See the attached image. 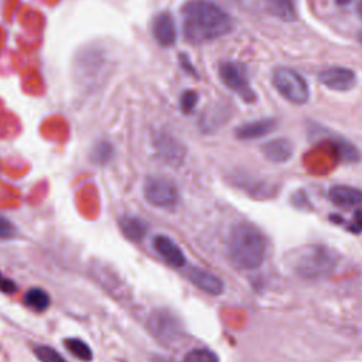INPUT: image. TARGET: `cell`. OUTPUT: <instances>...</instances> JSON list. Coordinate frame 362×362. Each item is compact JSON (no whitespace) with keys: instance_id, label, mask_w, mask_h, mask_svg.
I'll list each match as a JSON object with an SVG mask.
<instances>
[{"instance_id":"5bb4252c","label":"cell","mask_w":362,"mask_h":362,"mask_svg":"<svg viewBox=\"0 0 362 362\" xmlns=\"http://www.w3.org/2000/svg\"><path fill=\"white\" fill-rule=\"evenodd\" d=\"M262 154L272 163H286L293 157L294 146L286 137L272 139L260 146Z\"/></svg>"},{"instance_id":"3957f363","label":"cell","mask_w":362,"mask_h":362,"mask_svg":"<svg viewBox=\"0 0 362 362\" xmlns=\"http://www.w3.org/2000/svg\"><path fill=\"white\" fill-rule=\"evenodd\" d=\"M290 269L304 280L322 279L332 273L337 264L334 252L324 246L301 247L290 256Z\"/></svg>"},{"instance_id":"4316f807","label":"cell","mask_w":362,"mask_h":362,"mask_svg":"<svg viewBox=\"0 0 362 362\" xmlns=\"http://www.w3.org/2000/svg\"><path fill=\"white\" fill-rule=\"evenodd\" d=\"M349 229L354 232V233H361L362 232V208L358 209L354 215V219L349 225Z\"/></svg>"},{"instance_id":"7a4b0ae2","label":"cell","mask_w":362,"mask_h":362,"mask_svg":"<svg viewBox=\"0 0 362 362\" xmlns=\"http://www.w3.org/2000/svg\"><path fill=\"white\" fill-rule=\"evenodd\" d=\"M226 249L230 262L240 270L257 269L266 256V239L249 222L235 223L228 235Z\"/></svg>"},{"instance_id":"30bf717a","label":"cell","mask_w":362,"mask_h":362,"mask_svg":"<svg viewBox=\"0 0 362 362\" xmlns=\"http://www.w3.org/2000/svg\"><path fill=\"white\" fill-rule=\"evenodd\" d=\"M153 247L167 264L173 267L185 266V256L171 238L165 235H156L153 239Z\"/></svg>"},{"instance_id":"ac0fdd59","label":"cell","mask_w":362,"mask_h":362,"mask_svg":"<svg viewBox=\"0 0 362 362\" xmlns=\"http://www.w3.org/2000/svg\"><path fill=\"white\" fill-rule=\"evenodd\" d=\"M24 304L34 311H45L51 304V297L48 291L41 287H31L24 294Z\"/></svg>"},{"instance_id":"484cf974","label":"cell","mask_w":362,"mask_h":362,"mask_svg":"<svg viewBox=\"0 0 362 362\" xmlns=\"http://www.w3.org/2000/svg\"><path fill=\"white\" fill-rule=\"evenodd\" d=\"M0 291L4 294H14L17 291V284L13 279L0 272Z\"/></svg>"},{"instance_id":"f546056e","label":"cell","mask_w":362,"mask_h":362,"mask_svg":"<svg viewBox=\"0 0 362 362\" xmlns=\"http://www.w3.org/2000/svg\"><path fill=\"white\" fill-rule=\"evenodd\" d=\"M356 11H358L359 17L362 18V0H359V1H358V6H356Z\"/></svg>"},{"instance_id":"4fadbf2b","label":"cell","mask_w":362,"mask_h":362,"mask_svg":"<svg viewBox=\"0 0 362 362\" xmlns=\"http://www.w3.org/2000/svg\"><path fill=\"white\" fill-rule=\"evenodd\" d=\"M277 126V120L273 117H263L259 120H252L236 127L235 136L240 140H253L260 139L272 133Z\"/></svg>"},{"instance_id":"9a60e30c","label":"cell","mask_w":362,"mask_h":362,"mask_svg":"<svg viewBox=\"0 0 362 362\" xmlns=\"http://www.w3.org/2000/svg\"><path fill=\"white\" fill-rule=\"evenodd\" d=\"M329 201L339 208H354L362 205V191L349 185H334L328 191Z\"/></svg>"},{"instance_id":"7402d4cb","label":"cell","mask_w":362,"mask_h":362,"mask_svg":"<svg viewBox=\"0 0 362 362\" xmlns=\"http://www.w3.org/2000/svg\"><path fill=\"white\" fill-rule=\"evenodd\" d=\"M182 362H219L218 356L215 352L209 349H192L188 354H185Z\"/></svg>"},{"instance_id":"5b68a950","label":"cell","mask_w":362,"mask_h":362,"mask_svg":"<svg viewBox=\"0 0 362 362\" xmlns=\"http://www.w3.org/2000/svg\"><path fill=\"white\" fill-rule=\"evenodd\" d=\"M143 194L150 205L161 209H174L180 201L177 185L171 180L158 175L146 178Z\"/></svg>"},{"instance_id":"8992f818","label":"cell","mask_w":362,"mask_h":362,"mask_svg":"<svg viewBox=\"0 0 362 362\" xmlns=\"http://www.w3.org/2000/svg\"><path fill=\"white\" fill-rule=\"evenodd\" d=\"M218 74L223 85L235 92L243 102L252 103L256 100V92L250 86L243 65L235 61H222L218 65Z\"/></svg>"},{"instance_id":"d4e9b609","label":"cell","mask_w":362,"mask_h":362,"mask_svg":"<svg viewBox=\"0 0 362 362\" xmlns=\"http://www.w3.org/2000/svg\"><path fill=\"white\" fill-rule=\"evenodd\" d=\"M16 233H17V229H16L14 223L8 218L0 215V239L1 240L13 239L16 236Z\"/></svg>"},{"instance_id":"ffe728a7","label":"cell","mask_w":362,"mask_h":362,"mask_svg":"<svg viewBox=\"0 0 362 362\" xmlns=\"http://www.w3.org/2000/svg\"><path fill=\"white\" fill-rule=\"evenodd\" d=\"M64 346L69 354H72L76 359L82 362H90L93 359V352L90 346L81 338H65Z\"/></svg>"},{"instance_id":"277c9868","label":"cell","mask_w":362,"mask_h":362,"mask_svg":"<svg viewBox=\"0 0 362 362\" xmlns=\"http://www.w3.org/2000/svg\"><path fill=\"white\" fill-rule=\"evenodd\" d=\"M272 83L273 88L293 105H304L310 99V88L307 81L291 68H276L272 74Z\"/></svg>"},{"instance_id":"7c38bea8","label":"cell","mask_w":362,"mask_h":362,"mask_svg":"<svg viewBox=\"0 0 362 362\" xmlns=\"http://www.w3.org/2000/svg\"><path fill=\"white\" fill-rule=\"evenodd\" d=\"M187 277L197 288L206 294L219 296L223 291V281L214 273L204 269L189 267L187 272Z\"/></svg>"},{"instance_id":"2e32d148","label":"cell","mask_w":362,"mask_h":362,"mask_svg":"<svg viewBox=\"0 0 362 362\" xmlns=\"http://www.w3.org/2000/svg\"><path fill=\"white\" fill-rule=\"evenodd\" d=\"M120 229L123 232V235L130 239V240H141L147 232V225L143 219L133 216V215H126L122 216L119 221Z\"/></svg>"},{"instance_id":"ba28073f","label":"cell","mask_w":362,"mask_h":362,"mask_svg":"<svg viewBox=\"0 0 362 362\" xmlns=\"http://www.w3.org/2000/svg\"><path fill=\"white\" fill-rule=\"evenodd\" d=\"M318 81L331 90H349L356 85V74L346 66H329L318 74Z\"/></svg>"},{"instance_id":"cb8c5ba5","label":"cell","mask_w":362,"mask_h":362,"mask_svg":"<svg viewBox=\"0 0 362 362\" xmlns=\"http://www.w3.org/2000/svg\"><path fill=\"white\" fill-rule=\"evenodd\" d=\"M112 146L107 143V141H102L99 143L95 148H93V153H92V157L95 161L98 163H106L109 161V158L112 157Z\"/></svg>"},{"instance_id":"d6986e66","label":"cell","mask_w":362,"mask_h":362,"mask_svg":"<svg viewBox=\"0 0 362 362\" xmlns=\"http://www.w3.org/2000/svg\"><path fill=\"white\" fill-rule=\"evenodd\" d=\"M328 143L335 148L337 154L346 163H355L359 160V151L354 144H351L346 139L334 136L328 139Z\"/></svg>"},{"instance_id":"8fae6325","label":"cell","mask_w":362,"mask_h":362,"mask_svg":"<svg viewBox=\"0 0 362 362\" xmlns=\"http://www.w3.org/2000/svg\"><path fill=\"white\" fill-rule=\"evenodd\" d=\"M158 157L170 165H180L185 158V150L181 143L168 134H161L154 141Z\"/></svg>"},{"instance_id":"6da1fadb","label":"cell","mask_w":362,"mask_h":362,"mask_svg":"<svg viewBox=\"0 0 362 362\" xmlns=\"http://www.w3.org/2000/svg\"><path fill=\"white\" fill-rule=\"evenodd\" d=\"M182 34L191 44H204L232 31V17L211 0H187L181 7Z\"/></svg>"},{"instance_id":"9c48e42d","label":"cell","mask_w":362,"mask_h":362,"mask_svg":"<svg viewBox=\"0 0 362 362\" xmlns=\"http://www.w3.org/2000/svg\"><path fill=\"white\" fill-rule=\"evenodd\" d=\"M151 34L158 45L164 48L173 47L177 41V30L173 16L167 11L156 14L151 21Z\"/></svg>"},{"instance_id":"603a6c76","label":"cell","mask_w":362,"mask_h":362,"mask_svg":"<svg viewBox=\"0 0 362 362\" xmlns=\"http://www.w3.org/2000/svg\"><path fill=\"white\" fill-rule=\"evenodd\" d=\"M198 103V93L192 89H187L180 96V107L184 113H191Z\"/></svg>"},{"instance_id":"4dcf8cb0","label":"cell","mask_w":362,"mask_h":362,"mask_svg":"<svg viewBox=\"0 0 362 362\" xmlns=\"http://www.w3.org/2000/svg\"><path fill=\"white\" fill-rule=\"evenodd\" d=\"M358 41H359L361 45H362V30L358 33Z\"/></svg>"},{"instance_id":"83f0119b","label":"cell","mask_w":362,"mask_h":362,"mask_svg":"<svg viewBox=\"0 0 362 362\" xmlns=\"http://www.w3.org/2000/svg\"><path fill=\"white\" fill-rule=\"evenodd\" d=\"M180 61H181V65H182V68L188 72V74H191V75H194V76H197V72H195V68L189 64V59H188V57H185V55H180Z\"/></svg>"},{"instance_id":"52a82bcc","label":"cell","mask_w":362,"mask_h":362,"mask_svg":"<svg viewBox=\"0 0 362 362\" xmlns=\"http://www.w3.org/2000/svg\"><path fill=\"white\" fill-rule=\"evenodd\" d=\"M147 328L157 341L165 345L174 344L182 335V325L180 320L165 308H157L150 314Z\"/></svg>"},{"instance_id":"e0dca14e","label":"cell","mask_w":362,"mask_h":362,"mask_svg":"<svg viewBox=\"0 0 362 362\" xmlns=\"http://www.w3.org/2000/svg\"><path fill=\"white\" fill-rule=\"evenodd\" d=\"M266 8L270 14L284 20L294 21L297 20V10L294 0H266Z\"/></svg>"},{"instance_id":"44dd1931","label":"cell","mask_w":362,"mask_h":362,"mask_svg":"<svg viewBox=\"0 0 362 362\" xmlns=\"http://www.w3.org/2000/svg\"><path fill=\"white\" fill-rule=\"evenodd\" d=\"M34 354L40 362H68L58 351L49 345H35Z\"/></svg>"},{"instance_id":"f1b7e54d","label":"cell","mask_w":362,"mask_h":362,"mask_svg":"<svg viewBox=\"0 0 362 362\" xmlns=\"http://www.w3.org/2000/svg\"><path fill=\"white\" fill-rule=\"evenodd\" d=\"M352 0H335V3L338 4V6H346V4H349Z\"/></svg>"}]
</instances>
